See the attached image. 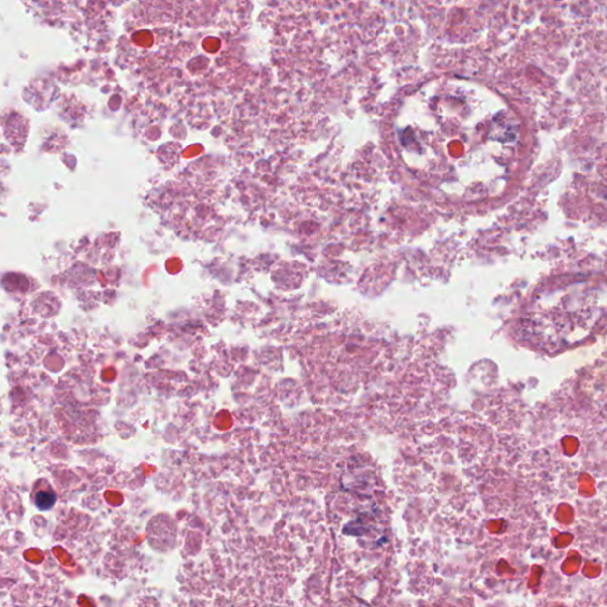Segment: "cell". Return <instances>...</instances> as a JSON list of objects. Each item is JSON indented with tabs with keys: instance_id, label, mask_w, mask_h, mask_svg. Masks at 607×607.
<instances>
[{
	"instance_id": "6da1fadb",
	"label": "cell",
	"mask_w": 607,
	"mask_h": 607,
	"mask_svg": "<svg viewBox=\"0 0 607 607\" xmlns=\"http://www.w3.org/2000/svg\"><path fill=\"white\" fill-rule=\"evenodd\" d=\"M37 506L41 509H49L54 505L55 494L51 491H39L36 496Z\"/></svg>"
}]
</instances>
